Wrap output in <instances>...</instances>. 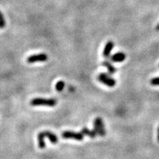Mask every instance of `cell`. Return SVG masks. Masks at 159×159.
Wrapping results in <instances>:
<instances>
[{
    "instance_id": "obj_1",
    "label": "cell",
    "mask_w": 159,
    "mask_h": 159,
    "mask_svg": "<svg viewBox=\"0 0 159 159\" xmlns=\"http://www.w3.org/2000/svg\"><path fill=\"white\" fill-rule=\"evenodd\" d=\"M57 104L55 99H44V98H34L30 101V105L32 106H47L54 107Z\"/></svg>"
},
{
    "instance_id": "obj_2",
    "label": "cell",
    "mask_w": 159,
    "mask_h": 159,
    "mask_svg": "<svg viewBox=\"0 0 159 159\" xmlns=\"http://www.w3.org/2000/svg\"><path fill=\"white\" fill-rule=\"evenodd\" d=\"M94 131L99 136H105L106 134L104 122L100 117H97L94 121Z\"/></svg>"
},
{
    "instance_id": "obj_3",
    "label": "cell",
    "mask_w": 159,
    "mask_h": 159,
    "mask_svg": "<svg viewBox=\"0 0 159 159\" xmlns=\"http://www.w3.org/2000/svg\"><path fill=\"white\" fill-rule=\"evenodd\" d=\"M97 79L101 83H103V84H104V85H105L106 86L108 87L112 88V87L115 86V85H116V80L113 78H111L108 74H105V73L99 74L98 77H97Z\"/></svg>"
},
{
    "instance_id": "obj_4",
    "label": "cell",
    "mask_w": 159,
    "mask_h": 159,
    "mask_svg": "<svg viewBox=\"0 0 159 159\" xmlns=\"http://www.w3.org/2000/svg\"><path fill=\"white\" fill-rule=\"evenodd\" d=\"M61 136L64 138H72L78 141H82L84 138V135L82 134L81 132H76L74 131H64Z\"/></svg>"
},
{
    "instance_id": "obj_5",
    "label": "cell",
    "mask_w": 159,
    "mask_h": 159,
    "mask_svg": "<svg viewBox=\"0 0 159 159\" xmlns=\"http://www.w3.org/2000/svg\"><path fill=\"white\" fill-rule=\"evenodd\" d=\"M48 59L47 55L45 53H41L38 55H32L31 56H29L27 58V62L29 64H32L35 62H44L46 61Z\"/></svg>"
},
{
    "instance_id": "obj_6",
    "label": "cell",
    "mask_w": 159,
    "mask_h": 159,
    "mask_svg": "<svg viewBox=\"0 0 159 159\" xmlns=\"http://www.w3.org/2000/svg\"><path fill=\"white\" fill-rule=\"evenodd\" d=\"M126 58V55L124 52H119L115 53L111 57V61L115 62V63H121L123 62L124 60H125Z\"/></svg>"
},
{
    "instance_id": "obj_7",
    "label": "cell",
    "mask_w": 159,
    "mask_h": 159,
    "mask_svg": "<svg viewBox=\"0 0 159 159\" xmlns=\"http://www.w3.org/2000/svg\"><path fill=\"white\" fill-rule=\"evenodd\" d=\"M113 47H114V43L111 41H109L107 42V44L105 45L104 50H103V56L105 58H108L111 55V52L113 50Z\"/></svg>"
},
{
    "instance_id": "obj_8",
    "label": "cell",
    "mask_w": 159,
    "mask_h": 159,
    "mask_svg": "<svg viewBox=\"0 0 159 159\" xmlns=\"http://www.w3.org/2000/svg\"><path fill=\"white\" fill-rule=\"evenodd\" d=\"M44 135H45V137H47L49 139H50V142L53 144H55L58 143V138L57 137L55 133H52L50 131H44Z\"/></svg>"
},
{
    "instance_id": "obj_9",
    "label": "cell",
    "mask_w": 159,
    "mask_h": 159,
    "mask_svg": "<svg viewBox=\"0 0 159 159\" xmlns=\"http://www.w3.org/2000/svg\"><path fill=\"white\" fill-rule=\"evenodd\" d=\"M81 132L82 134L84 135V136H89L90 138H95L97 135L94 130H89L88 129L87 127H83V129L81 130V132Z\"/></svg>"
},
{
    "instance_id": "obj_10",
    "label": "cell",
    "mask_w": 159,
    "mask_h": 159,
    "mask_svg": "<svg viewBox=\"0 0 159 159\" xmlns=\"http://www.w3.org/2000/svg\"><path fill=\"white\" fill-rule=\"evenodd\" d=\"M44 137H45V135H44V132H39L38 135V147L40 149H44L46 147V144H45V141H44Z\"/></svg>"
},
{
    "instance_id": "obj_11",
    "label": "cell",
    "mask_w": 159,
    "mask_h": 159,
    "mask_svg": "<svg viewBox=\"0 0 159 159\" xmlns=\"http://www.w3.org/2000/svg\"><path fill=\"white\" fill-rule=\"evenodd\" d=\"M103 65L105 67H106L107 68V69H108V73H109L110 74H114L116 72H117V69H116V68L113 66V65H112L110 62H108V61H104L103 63Z\"/></svg>"
},
{
    "instance_id": "obj_12",
    "label": "cell",
    "mask_w": 159,
    "mask_h": 159,
    "mask_svg": "<svg viewBox=\"0 0 159 159\" xmlns=\"http://www.w3.org/2000/svg\"><path fill=\"white\" fill-rule=\"evenodd\" d=\"M64 87H65V83H64L63 80H60L58 83H56L55 85V89H56L57 91H62L64 90Z\"/></svg>"
},
{
    "instance_id": "obj_13",
    "label": "cell",
    "mask_w": 159,
    "mask_h": 159,
    "mask_svg": "<svg viewBox=\"0 0 159 159\" xmlns=\"http://www.w3.org/2000/svg\"><path fill=\"white\" fill-rule=\"evenodd\" d=\"M6 22L5 20V18L4 16L2 15V12L0 11V28H4L5 27Z\"/></svg>"
},
{
    "instance_id": "obj_14",
    "label": "cell",
    "mask_w": 159,
    "mask_h": 159,
    "mask_svg": "<svg viewBox=\"0 0 159 159\" xmlns=\"http://www.w3.org/2000/svg\"><path fill=\"white\" fill-rule=\"evenodd\" d=\"M150 84L154 86H157L159 85V77H156V78H152L151 80H150Z\"/></svg>"
},
{
    "instance_id": "obj_15",
    "label": "cell",
    "mask_w": 159,
    "mask_h": 159,
    "mask_svg": "<svg viewBox=\"0 0 159 159\" xmlns=\"http://www.w3.org/2000/svg\"><path fill=\"white\" fill-rule=\"evenodd\" d=\"M158 141L159 142V127H158Z\"/></svg>"
},
{
    "instance_id": "obj_16",
    "label": "cell",
    "mask_w": 159,
    "mask_h": 159,
    "mask_svg": "<svg viewBox=\"0 0 159 159\" xmlns=\"http://www.w3.org/2000/svg\"><path fill=\"white\" fill-rule=\"evenodd\" d=\"M156 30H159V24H158L157 27H156Z\"/></svg>"
}]
</instances>
